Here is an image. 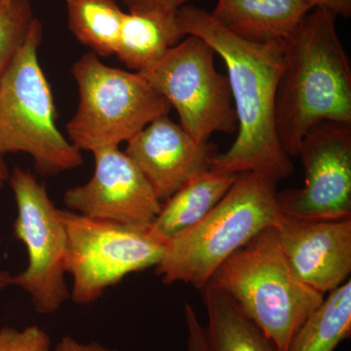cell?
Listing matches in <instances>:
<instances>
[{
    "label": "cell",
    "mask_w": 351,
    "mask_h": 351,
    "mask_svg": "<svg viewBox=\"0 0 351 351\" xmlns=\"http://www.w3.org/2000/svg\"><path fill=\"white\" fill-rule=\"evenodd\" d=\"M177 14L125 13L115 55L135 73L145 71L186 38Z\"/></svg>",
    "instance_id": "2e32d148"
},
{
    "label": "cell",
    "mask_w": 351,
    "mask_h": 351,
    "mask_svg": "<svg viewBox=\"0 0 351 351\" xmlns=\"http://www.w3.org/2000/svg\"><path fill=\"white\" fill-rule=\"evenodd\" d=\"M9 177H10V172H9L8 167H7L3 156L0 154V189L3 188L5 182L8 181Z\"/></svg>",
    "instance_id": "484cf974"
},
{
    "label": "cell",
    "mask_w": 351,
    "mask_h": 351,
    "mask_svg": "<svg viewBox=\"0 0 351 351\" xmlns=\"http://www.w3.org/2000/svg\"><path fill=\"white\" fill-rule=\"evenodd\" d=\"M311 10L306 0H218L210 15L240 38L270 43L290 38Z\"/></svg>",
    "instance_id": "5bb4252c"
},
{
    "label": "cell",
    "mask_w": 351,
    "mask_h": 351,
    "mask_svg": "<svg viewBox=\"0 0 351 351\" xmlns=\"http://www.w3.org/2000/svg\"><path fill=\"white\" fill-rule=\"evenodd\" d=\"M11 278L12 276L7 271H0V290L11 285Z\"/></svg>",
    "instance_id": "4316f807"
},
{
    "label": "cell",
    "mask_w": 351,
    "mask_h": 351,
    "mask_svg": "<svg viewBox=\"0 0 351 351\" xmlns=\"http://www.w3.org/2000/svg\"><path fill=\"white\" fill-rule=\"evenodd\" d=\"M137 165L161 203L191 177L211 170L217 147L198 142L169 115L154 119L127 142L124 151Z\"/></svg>",
    "instance_id": "7c38bea8"
},
{
    "label": "cell",
    "mask_w": 351,
    "mask_h": 351,
    "mask_svg": "<svg viewBox=\"0 0 351 351\" xmlns=\"http://www.w3.org/2000/svg\"><path fill=\"white\" fill-rule=\"evenodd\" d=\"M66 230L64 271L73 279L71 300L80 306L98 301L110 286L134 272L156 267L166 244L147 230L61 210Z\"/></svg>",
    "instance_id": "52a82bcc"
},
{
    "label": "cell",
    "mask_w": 351,
    "mask_h": 351,
    "mask_svg": "<svg viewBox=\"0 0 351 351\" xmlns=\"http://www.w3.org/2000/svg\"><path fill=\"white\" fill-rule=\"evenodd\" d=\"M276 184L258 173L239 174L204 218L166 243L156 276L166 285L182 282L201 290L232 254L282 223Z\"/></svg>",
    "instance_id": "3957f363"
},
{
    "label": "cell",
    "mask_w": 351,
    "mask_h": 351,
    "mask_svg": "<svg viewBox=\"0 0 351 351\" xmlns=\"http://www.w3.org/2000/svg\"><path fill=\"white\" fill-rule=\"evenodd\" d=\"M237 177L212 169L197 173L162 203L147 232L154 239L167 243L204 218L232 188Z\"/></svg>",
    "instance_id": "9a60e30c"
},
{
    "label": "cell",
    "mask_w": 351,
    "mask_h": 351,
    "mask_svg": "<svg viewBox=\"0 0 351 351\" xmlns=\"http://www.w3.org/2000/svg\"><path fill=\"white\" fill-rule=\"evenodd\" d=\"M34 19L29 0H0V78L24 43Z\"/></svg>",
    "instance_id": "ffe728a7"
},
{
    "label": "cell",
    "mask_w": 351,
    "mask_h": 351,
    "mask_svg": "<svg viewBox=\"0 0 351 351\" xmlns=\"http://www.w3.org/2000/svg\"><path fill=\"white\" fill-rule=\"evenodd\" d=\"M55 351H117L113 348L101 346L97 341L82 343L73 337L66 336L58 343Z\"/></svg>",
    "instance_id": "d4e9b609"
},
{
    "label": "cell",
    "mask_w": 351,
    "mask_h": 351,
    "mask_svg": "<svg viewBox=\"0 0 351 351\" xmlns=\"http://www.w3.org/2000/svg\"><path fill=\"white\" fill-rule=\"evenodd\" d=\"M311 8H323L334 14L336 17L350 18L351 0H306Z\"/></svg>",
    "instance_id": "cb8c5ba5"
},
{
    "label": "cell",
    "mask_w": 351,
    "mask_h": 351,
    "mask_svg": "<svg viewBox=\"0 0 351 351\" xmlns=\"http://www.w3.org/2000/svg\"><path fill=\"white\" fill-rule=\"evenodd\" d=\"M297 156L304 164V186L277 193L283 214L311 221L351 218V123L313 127Z\"/></svg>",
    "instance_id": "30bf717a"
},
{
    "label": "cell",
    "mask_w": 351,
    "mask_h": 351,
    "mask_svg": "<svg viewBox=\"0 0 351 351\" xmlns=\"http://www.w3.org/2000/svg\"><path fill=\"white\" fill-rule=\"evenodd\" d=\"M237 302L280 351L325 295L302 283L289 267L276 228L256 235L226 261L209 282Z\"/></svg>",
    "instance_id": "277c9868"
},
{
    "label": "cell",
    "mask_w": 351,
    "mask_h": 351,
    "mask_svg": "<svg viewBox=\"0 0 351 351\" xmlns=\"http://www.w3.org/2000/svg\"><path fill=\"white\" fill-rule=\"evenodd\" d=\"M336 16L313 8L284 41L276 97V130L284 151L297 156L302 138L324 121L351 123V68Z\"/></svg>",
    "instance_id": "7a4b0ae2"
},
{
    "label": "cell",
    "mask_w": 351,
    "mask_h": 351,
    "mask_svg": "<svg viewBox=\"0 0 351 351\" xmlns=\"http://www.w3.org/2000/svg\"><path fill=\"white\" fill-rule=\"evenodd\" d=\"M351 334V281L335 289L300 328L288 351H334Z\"/></svg>",
    "instance_id": "ac0fdd59"
},
{
    "label": "cell",
    "mask_w": 351,
    "mask_h": 351,
    "mask_svg": "<svg viewBox=\"0 0 351 351\" xmlns=\"http://www.w3.org/2000/svg\"><path fill=\"white\" fill-rule=\"evenodd\" d=\"M215 51L203 39L186 36L151 68L140 71L179 114L180 125L198 142L214 133L237 130L228 76L215 66Z\"/></svg>",
    "instance_id": "ba28073f"
},
{
    "label": "cell",
    "mask_w": 351,
    "mask_h": 351,
    "mask_svg": "<svg viewBox=\"0 0 351 351\" xmlns=\"http://www.w3.org/2000/svg\"><path fill=\"white\" fill-rule=\"evenodd\" d=\"M209 351H280L230 295L207 283L202 289Z\"/></svg>",
    "instance_id": "e0dca14e"
},
{
    "label": "cell",
    "mask_w": 351,
    "mask_h": 351,
    "mask_svg": "<svg viewBox=\"0 0 351 351\" xmlns=\"http://www.w3.org/2000/svg\"><path fill=\"white\" fill-rule=\"evenodd\" d=\"M189 0H122L128 12H154L176 15Z\"/></svg>",
    "instance_id": "7402d4cb"
},
{
    "label": "cell",
    "mask_w": 351,
    "mask_h": 351,
    "mask_svg": "<svg viewBox=\"0 0 351 351\" xmlns=\"http://www.w3.org/2000/svg\"><path fill=\"white\" fill-rule=\"evenodd\" d=\"M92 154L94 174L86 184L64 193L66 206L91 218L147 230L162 203L137 165L119 145L99 147Z\"/></svg>",
    "instance_id": "8fae6325"
},
{
    "label": "cell",
    "mask_w": 351,
    "mask_h": 351,
    "mask_svg": "<svg viewBox=\"0 0 351 351\" xmlns=\"http://www.w3.org/2000/svg\"><path fill=\"white\" fill-rule=\"evenodd\" d=\"M0 351H52L47 332L38 326L0 329Z\"/></svg>",
    "instance_id": "44dd1931"
},
{
    "label": "cell",
    "mask_w": 351,
    "mask_h": 351,
    "mask_svg": "<svg viewBox=\"0 0 351 351\" xmlns=\"http://www.w3.org/2000/svg\"><path fill=\"white\" fill-rule=\"evenodd\" d=\"M289 267L321 294H329L350 279L351 218L311 221L285 216L276 228Z\"/></svg>",
    "instance_id": "4fadbf2b"
},
{
    "label": "cell",
    "mask_w": 351,
    "mask_h": 351,
    "mask_svg": "<svg viewBox=\"0 0 351 351\" xmlns=\"http://www.w3.org/2000/svg\"><path fill=\"white\" fill-rule=\"evenodd\" d=\"M184 319L188 329V351H209L205 327L198 320L191 304L184 306Z\"/></svg>",
    "instance_id": "603a6c76"
},
{
    "label": "cell",
    "mask_w": 351,
    "mask_h": 351,
    "mask_svg": "<svg viewBox=\"0 0 351 351\" xmlns=\"http://www.w3.org/2000/svg\"><path fill=\"white\" fill-rule=\"evenodd\" d=\"M43 24L34 18L24 43L0 78V154L25 152L39 175L83 164L82 151L58 129L52 91L38 61Z\"/></svg>",
    "instance_id": "5b68a950"
},
{
    "label": "cell",
    "mask_w": 351,
    "mask_h": 351,
    "mask_svg": "<svg viewBox=\"0 0 351 351\" xmlns=\"http://www.w3.org/2000/svg\"><path fill=\"white\" fill-rule=\"evenodd\" d=\"M177 17L184 34L209 44L228 69L237 137L228 151L218 154L212 170L232 175L258 173L276 182L290 177L294 165L276 130V97L283 69L284 41L245 40L195 6H182Z\"/></svg>",
    "instance_id": "6da1fadb"
},
{
    "label": "cell",
    "mask_w": 351,
    "mask_h": 351,
    "mask_svg": "<svg viewBox=\"0 0 351 351\" xmlns=\"http://www.w3.org/2000/svg\"><path fill=\"white\" fill-rule=\"evenodd\" d=\"M78 88L77 110L66 125L80 151L93 152L128 142L171 106L138 73L101 63L90 52L71 69Z\"/></svg>",
    "instance_id": "8992f818"
},
{
    "label": "cell",
    "mask_w": 351,
    "mask_h": 351,
    "mask_svg": "<svg viewBox=\"0 0 351 351\" xmlns=\"http://www.w3.org/2000/svg\"><path fill=\"white\" fill-rule=\"evenodd\" d=\"M69 27L97 56L115 55L125 12L117 0H66Z\"/></svg>",
    "instance_id": "d6986e66"
},
{
    "label": "cell",
    "mask_w": 351,
    "mask_h": 351,
    "mask_svg": "<svg viewBox=\"0 0 351 351\" xmlns=\"http://www.w3.org/2000/svg\"><path fill=\"white\" fill-rule=\"evenodd\" d=\"M8 181L17 205L14 234L24 243L29 258L25 269L11 278V285L29 294L36 313H56L71 300L64 280L66 230L60 209L29 170L14 168Z\"/></svg>",
    "instance_id": "9c48e42d"
}]
</instances>
